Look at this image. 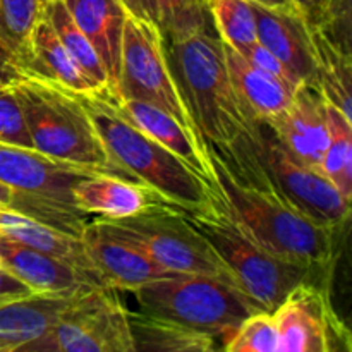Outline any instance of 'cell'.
Returning a JSON list of instances; mask_svg holds the SVG:
<instances>
[{
    "label": "cell",
    "instance_id": "cell-1",
    "mask_svg": "<svg viewBox=\"0 0 352 352\" xmlns=\"http://www.w3.org/2000/svg\"><path fill=\"white\" fill-rule=\"evenodd\" d=\"M251 134L227 144L205 141L217 203L244 236L270 253L327 268L333 260L337 230L287 198L268 174Z\"/></svg>",
    "mask_w": 352,
    "mask_h": 352
},
{
    "label": "cell",
    "instance_id": "cell-2",
    "mask_svg": "<svg viewBox=\"0 0 352 352\" xmlns=\"http://www.w3.org/2000/svg\"><path fill=\"white\" fill-rule=\"evenodd\" d=\"M78 93L110 160L124 174L186 212H199L213 205L212 184L129 120L117 105L112 88L102 86Z\"/></svg>",
    "mask_w": 352,
    "mask_h": 352
},
{
    "label": "cell",
    "instance_id": "cell-3",
    "mask_svg": "<svg viewBox=\"0 0 352 352\" xmlns=\"http://www.w3.org/2000/svg\"><path fill=\"white\" fill-rule=\"evenodd\" d=\"M14 91L34 150L62 164L133 181L112 164L78 91L31 69L24 71Z\"/></svg>",
    "mask_w": 352,
    "mask_h": 352
},
{
    "label": "cell",
    "instance_id": "cell-4",
    "mask_svg": "<svg viewBox=\"0 0 352 352\" xmlns=\"http://www.w3.org/2000/svg\"><path fill=\"white\" fill-rule=\"evenodd\" d=\"M165 47L172 74L203 140L227 144L253 131L256 122L237 98L215 33H196Z\"/></svg>",
    "mask_w": 352,
    "mask_h": 352
},
{
    "label": "cell",
    "instance_id": "cell-5",
    "mask_svg": "<svg viewBox=\"0 0 352 352\" xmlns=\"http://www.w3.org/2000/svg\"><path fill=\"white\" fill-rule=\"evenodd\" d=\"M186 215L215 248L244 296L261 311L272 313L296 285L316 280L320 272L325 270L277 256L253 243L227 219L217 199L210 208L186 212Z\"/></svg>",
    "mask_w": 352,
    "mask_h": 352
},
{
    "label": "cell",
    "instance_id": "cell-6",
    "mask_svg": "<svg viewBox=\"0 0 352 352\" xmlns=\"http://www.w3.org/2000/svg\"><path fill=\"white\" fill-rule=\"evenodd\" d=\"M133 294L141 311L210 333L222 340V347L244 318L261 311L234 285L199 274H174Z\"/></svg>",
    "mask_w": 352,
    "mask_h": 352
},
{
    "label": "cell",
    "instance_id": "cell-7",
    "mask_svg": "<svg viewBox=\"0 0 352 352\" xmlns=\"http://www.w3.org/2000/svg\"><path fill=\"white\" fill-rule=\"evenodd\" d=\"M112 222L131 234L165 270L208 275L241 291L232 272L210 241L192 226L186 210L158 199L136 215Z\"/></svg>",
    "mask_w": 352,
    "mask_h": 352
},
{
    "label": "cell",
    "instance_id": "cell-8",
    "mask_svg": "<svg viewBox=\"0 0 352 352\" xmlns=\"http://www.w3.org/2000/svg\"><path fill=\"white\" fill-rule=\"evenodd\" d=\"M113 91L120 96L153 103L203 140L172 74L160 30L153 23L131 14H127L124 24L119 82Z\"/></svg>",
    "mask_w": 352,
    "mask_h": 352
},
{
    "label": "cell",
    "instance_id": "cell-9",
    "mask_svg": "<svg viewBox=\"0 0 352 352\" xmlns=\"http://www.w3.org/2000/svg\"><path fill=\"white\" fill-rule=\"evenodd\" d=\"M26 352H134L129 311L113 289H88Z\"/></svg>",
    "mask_w": 352,
    "mask_h": 352
},
{
    "label": "cell",
    "instance_id": "cell-10",
    "mask_svg": "<svg viewBox=\"0 0 352 352\" xmlns=\"http://www.w3.org/2000/svg\"><path fill=\"white\" fill-rule=\"evenodd\" d=\"M251 138L268 174L287 198L311 219L336 230L340 229L349 219L351 201L322 170L294 157L268 124H254Z\"/></svg>",
    "mask_w": 352,
    "mask_h": 352
},
{
    "label": "cell",
    "instance_id": "cell-11",
    "mask_svg": "<svg viewBox=\"0 0 352 352\" xmlns=\"http://www.w3.org/2000/svg\"><path fill=\"white\" fill-rule=\"evenodd\" d=\"M278 352H339L351 349L349 330L316 280L296 285L272 311Z\"/></svg>",
    "mask_w": 352,
    "mask_h": 352
},
{
    "label": "cell",
    "instance_id": "cell-12",
    "mask_svg": "<svg viewBox=\"0 0 352 352\" xmlns=\"http://www.w3.org/2000/svg\"><path fill=\"white\" fill-rule=\"evenodd\" d=\"M79 237L102 287L133 292L141 285L175 274L160 267L131 234L112 220L86 222Z\"/></svg>",
    "mask_w": 352,
    "mask_h": 352
},
{
    "label": "cell",
    "instance_id": "cell-13",
    "mask_svg": "<svg viewBox=\"0 0 352 352\" xmlns=\"http://www.w3.org/2000/svg\"><path fill=\"white\" fill-rule=\"evenodd\" d=\"M89 174L98 172L52 160L33 148L0 141V182L16 191L76 208L71 188Z\"/></svg>",
    "mask_w": 352,
    "mask_h": 352
},
{
    "label": "cell",
    "instance_id": "cell-14",
    "mask_svg": "<svg viewBox=\"0 0 352 352\" xmlns=\"http://www.w3.org/2000/svg\"><path fill=\"white\" fill-rule=\"evenodd\" d=\"M253 2V0H251ZM258 41L294 74L299 82H315L311 26L296 7H268L253 2Z\"/></svg>",
    "mask_w": 352,
    "mask_h": 352
},
{
    "label": "cell",
    "instance_id": "cell-15",
    "mask_svg": "<svg viewBox=\"0 0 352 352\" xmlns=\"http://www.w3.org/2000/svg\"><path fill=\"white\" fill-rule=\"evenodd\" d=\"M268 126L294 157L320 170L329 143V122L325 100L315 86L309 82L299 85L287 110L268 122Z\"/></svg>",
    "mask_w": 352,
    "mask_h": 352
},
{
    "label": "cell",
    "instance_id": "cell-16",
    "mask_svg": "<svg viewBox=\"0 0 352 352\" xmlns=\"http://www.w3.org/2000/svg\"><path fill=\"white\" fill-rule=\"evenodd\" d=\"M0 265L34 294H76L96 287L69 261L6 236H0Z\"/></svg>",
    "mask_w": 352,
    "mask_h": 352
},
{
    "label": "cell",
    "instance_id": "cell-17",
    "mask_svg": "<svg viewBox=\"0 0 352 352\" xmlns=\"http://www.w3.org/2000/svg\"><path fill=\"white\" fill-rule=\"evenodd\" d=\"M81 292L31 294L0 305V352H26L50 332Z\"/></svg>",
    "mask_w": 352,
    "mask_h": 352
},
{
    "label": "cell",
    "instance_id": "cell-18",
    "mask_svg": "<svg viewBox=\"0 0 352 352\" xmlns=\"http://www.w3.org/2000/svg\"><path fill=\"white\" fill-rule=\"evenodd\" d=\"M71 196L79 212L105 220L127 219L162 199L140 182L103 172L78 179L72 184Z\"/></svg>",
    "mask_w": 352,
    "mask_h": 352
},
{
    "label": "cell",
    "instance_id": "cell-19",
    "mask_svg": "<svg viewBox=\"0 0 352 352\" xmlns=\"http://www.w3.org/2000/svg\"><path fill=\"white\" fill-rule=\"evenodd\" d=\"M64 3L95 47L109 76V88L116 89L120 72L124 24L129 14L122 0H64Z\"/></svg>",
    "mask_w": 352,
    "mask_h": 352
},
{
    "label": "cell",
    "instance_id": "cell-20",
    "mask_svg": "<svg viewBox=\"0 0 352 352\" xmlns=\"http://www.w3.org/2000/svg\"><path fill=\"white\" fill-rule=\"evenodd\" d=\"M222 41V40H220ZM227 71L241 105L254 122H272L291 105L296 89H291L248 60L241 52L222 41Z\"/></svg>",
    "mask_w": 352,
    "mask_h": 352
},
{
    "label": "cell",
    "instance_id": "cell-21",
    "mask_svg": "<svg viewBox=\"0 0 352 352\" xmlns=\"http://www.w3.org/2000/svg\"><path fill=\"white\" fill-rule=\"evenodd\" d=\"M116 100L120 110L141 131H144L148 136L158 141L162 146L168 148L172 153L182 158L186 164L191 165L196 172H199L210 182L208 151H206V143L201 138H198L191 131L186 129L177 119H174L165 110L158 109L153 103H148L144 100L129 98V96H120L117 93Z\"/></svg>",
    "mask_w": 352,
    "mask_h": 352
},
{
    "label": "cell",
    "instance_id": "cell-22",
    "mask_svg": "<svg viewBox=\"0 0 352 352\" xmlns=\"http://www.w3.org/2000/svg\"><path fill=\"white\" fill-rule=\"evenodd\" d=\"M0 236L33 246L36 250L47 251L62 260L69 261L82 272L96 287H102L91 270L81 237L65 232L24 210L0 203Z\"/></svg>",
    "mask_w": 352,
    "mask_h": 352
},
{
    "label": "cell",
    "instance_id": "cell-23",
    "mask_svg": "<svg viewBox=\"0 0 352 352\" xmlns=\"http://www.w3.org/2000/svg\"><path fill=\"white\" fill-rule=\"evenodd\" d=\"M313 54H315V86L327 103L339 109L352 119L351 81L352 60L349 43L333 36L325 28L311 26Z\"/></svg>",
    "mask_w": 352,
    "mask_h": 352
},
{
    "label": "cell",
    "instance_id": "cell-24",
    "mask_svg": "<svg viewBox=\"0 0 352 352\" xmlns=\"http://www.w3.org/2000/svg\"><path fill=\"white\" fill-rule=\"evenodd\" d=\"M28 69L47 78L54 79L58 85L71 88L74 91H91V89L102 88L96 86L88 76L82 72L78 62L72 58L67 48L60 41V38L55 33L50 21L45 17V14H38L36 21L33 24V30L30 34V43H28Z\"/></svg>",
    "mask_w": 352,
    "mask_h": 352
},
{
    "label": "cell",
    "instance_id": "cell-25",
    "mask_svg": "<svg viewBox=\"0 0 352 352\" xmlns=\"http://www.w3.org/2000/svg\"><path fill=\"white\" fill-rule=\"evenodd\" d=\"M129 325L134 352H212L219 347L210 333L144 311H129Z\"/></svg>",
    "mask_w": 352,
    "mask_h": 352
},
{
    "label": "cell",
    "instance_id": "cell-26",
    "mask_svg": "<svg viewBox=\"0 0 352 352\" xmlns=\"http://www.w3.org/2000/svg\"><path fill=\"white\" fill-rule=\"evenodd\" d=\"M329 143L320 170L351 201L352 196V119L325 102Z\"/></svg>",
    "mask_w": 352,
    "mask_h": 352
},
{
    "label": "cell",
    "instance_id": "cell-27",
    "mask_svg": "<svg viewBox=\"0 0 352 352\" xmlns=\"http://www.w3.org/2000/svg\"><path fill=\"white\" fill-rule=\"evenodd\" d=\"M40 10L50 21L57 36L60 38V41L67 48L69 54L72 55V58L78 62L82 72L96 86H109V76H107L105 67H103L95 47L71 17L64 0H52V2L43 3Z\"/></svg>",
    "mask_w": 352,
    "mask_h": 352
},
{
    "label": "cell",
    "instance_id": "cell-28",
    "mask_svg": "<svg viewBox=\"0 0 352 352\" xmlns=\"http://www.w3.org/2000/svg\"><path fill=\"white\" fill-rule=\"evenodd\" d=\"M153 3L157 28L165 43L182 40L196 33L217 34L208 0H153Z\"/></svg>",
    "mask_w": 352,
    "mask_h": 352
},
{
    "label": "cell",
    "instance_id": "cell-29",
    "mask_svg": "<svg viewBox=\"0 0 352 352\" xmlns=\"http://www.w3.org/2000/svg\"><path fill=\"white\" fill-rule=\"evenodd\" d=\"M213 26L223 43L244 54L258 41L256 16L251 0H208Z\"/></svg>",
    "mask_w": 352,
    "mask_h": 352
},
{
    "label": "cell",
    "instance_id": "cell-30",
    "mask_svg": "<svg viewBox=\"0 0 352 352\" xmlns=\"http://www.w3.org/2000/svg\"><path fill=\"white\" fill-rule=\"evenodd\" d=\"M0 203L2 205L16 206V208L24 210L58 229L65 230L79 236L86 223V215L72 206L58 205V203L47 201V199L36 198V196L26 195V192L16 191L9 186L0 182Z\"/></svg>",
    "mask_w": 352,
    "mask_h": 352
},
{
    "label": "cell",
    "instance_id": "cell-31",
    "mask_svg": "<svg viewBox=\"0 0 352 352\" xmlns=\"http://www.w3.org/2000/svg\"><path fill=\"white\" fill-rule=\"evenodd\" d=\"M40 14L38 0H0V38L28 69V43Z\"/></svg>",
    "mask_w": 352,
    "mask_h": 352
},
{
    "label": "cell",
    "instance_id": "cell-32",
    "mask_svg": "<svg viewBox=\"0 0 352 352\" xmlns=\"http://www.w3.org/2000/svg\"><path fill=\"white\" fill-rule=\"evenodd\" d=\"M227 352H278V333L274 316L254 311L243 320L230 339L223 344Z\"/></svg>",
    "mask_w": 352,
    "mask_h": 352
},
{
    "label": "cell",
    "instance_id": "cell-33",
    "mask_svg": "<svg viewBox=\"0 0 352 352\" xmlns=\"http://www.w3.org/2000/svg\"><path fill=\"white\" fill-rule=\"evenodd\" d=\"M0 141L17 144V146L33 148L23 109H21L16 91H14V85L0 88Z\"/></svg>",
    "mask_w": 352,
    "mask_h": 352
},
{
    "label": "cell",
    "instance_id": "cell-34",
    "mask_svg": "<svg viewBox=\"0 0 352 352\" xmlns=\"http://www.w3.org/2000/svg\"><path fill=\"white\" fill-rule=\"evenodd\" d=\"M309 26L332 30L340 17L349 19L351 0H291Z\"/></svg>",
    "mask_w": 352,
    "mask_h": 352
},
{
    "label": "cell",
    "instance_id": "cell-35",
    "mask_svg": "<svg viewBox=\"0 0 352 352\" xmlns=\"http://www.w3.org/2000/svg\"><path fill=\"white\" fill-rule=\"evenodd\" d=\"M244 57L248 58L250 62H253L256 67H260L261 71L268 72L270 76H274L275 79H278L280 82H284L285 86H289L291 89H298L299 82L298 79L294 78L291 71L282 64V60L278 57H275L268 48H265L260 41H256L254 45H251L246 52H244Z\"/></svg>",
    "mask_w": 352,
    "mask_h": 352
},
{
    "label": "cell",
    "instance_id": "cell-36",
    "mask_svg": "<svg viewBox=\"0 0 352 352\" xmlns=\"http://www.w3.org/2000/svg\"><path fill=\"white\" fill-rule=\"evenodd\" d=\"M26 71V65L9 48V45L0 38V88L12 86L19 81Z\"/></svg>",
    "mask_w": 352,
    "mask_h": 352
},
{
    "label": "cell",
    "instance_id": "cell-37",
    "mask_svg": "<svg viewBox=\"0 0 352 352\" xmlns=\"http://www.w3.org/2000/svg\"><path fill=\"white\" fill-rule=\"evenodd\" d=\"M31 294H34V292L21 278H17L12 272L0 265V305L28 298Z\"/></svg>",
    "mask_w": 352,
    "mask_h": 352
},
{
    "label": "cell",
    "instance_id": "cell-38",
    "mask_svg": "<svg viewBox=\"0 0 352 352\" xmlns=\"http://www.w3.org/2000/svg\"><path fill=\"white\" fill-rule=\"evenodd\" d=\"M122 3L131 16L148 21V23H153L157 26L153 0H122Z\"/></svg>",
    "mask_w": 352,
    "mask_h": 352
},
{
    "label": "cell",
    "instance_id": "cell-39",
    "mask_svg": "<svg viewBox=\"0 0 352 352\" xmlns=\"http://www.w3.org/2000/svg\"><path fill=\"white\" fill-rule=\"evenodd\" d=\"M253 2L261 3V6H268V7H287L292 6L291 0H253ZM294 7V6H292Z\"/></svg>",
    "mask_w": 352,
    "mask_h": 352
},
{
    "label": "cell",
    "instance_id": "cell-40",
    "mask_svg": "<svg viewBox=\"0 0 352 352\" xmlns=\"http://www.w3.org/2000/svg\"><path fill=\"white\" fill-rule=\"evenodd\" d=\"M38 2H40V7L43 6V3H47V2H52V0H38Z\"/></svg>",
    "mask_w": 352,
    "mask_h": 352
},
{
    "label": "cell",
    "instance_id": "cell-41",
    "mask_svg": "<svg viewBox=\"0 0 352 352\" xmlns=\"http://www.w3.org/2000/svg\"><path fill=\"white\" fill-rule=\"evenodd\" d=\"M2 305H3V302H2Z\"/></svg>",
    "mask_w": 352,
    "mask_h": 352
}]
</instances>
